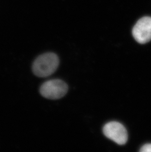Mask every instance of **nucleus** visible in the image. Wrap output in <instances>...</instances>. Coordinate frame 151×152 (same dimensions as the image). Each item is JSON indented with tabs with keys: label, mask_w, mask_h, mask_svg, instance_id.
I'll return each instance as SVG.
<instances>
[{
	"label": "nucleus",
	"mask_w": 151,
	"mask_h": 152,
	"mask_svg": "<svg viewBox=\"0 0 151 152\" xmlns=\"http://www.w3.org/2000/svg\"><path fill=\"white\" fill-rule=\"evenodd\" d=\"M133 37L141 44H144L151 39V17H142L137 22L133 28Z\"/></svg>",
	"instance_id": "4"
},
{
	"label": "nucleus",
	"mask_w": 151,
	"mask_h": 152,
	"mask_svg": "<svg viewBox=\"0 0 151 152\" xmlns=\"http://www.w3.org/2000/svg\"><path fill=\"white\" fill-rule=\"evenodd\" d=\"M68 86L66 83L60 79L47 81L40 88L41 95L50 99H60L67 93Z\"/></svg>",
	"instance_id": "2"
},
{
	"label": "nucleus",
	"mask_w": 151,
	"mask_h": 152,
	"mask_svg": "<svg viewBox=\"0 0 151 152\" xmlns=\"http://www.w3.org/2000/svg\"><path fill=\"white\" fill-rule=\"evenodd\" d=\"M104 135L119 145H124L128 140L127 131L124 126L117 122L106 124L103 128Z\"/></svg>",
	"instance_id": "3"
},
{
	"label": "nucleus",
	"mask_w": 151,
	"mask_h": 152,
	"mask_svg": "<svg viewBox=\"0 0 151 152\" xmlns=\"http://www.w3.org/2000/svg\"><path fill=\"white\" fill-rule=\"evenodd\" d=\"M59 59L53 53H47L40 55L33 64V72L36 76L46 77L55 72L59 65Z\"/></svg>",
	"instance_id": "1"
},
{
	"label": "nucleus",
	"mask_w": 151,
	"mask_h": 152,
	"mask_svg": "<svg viewBox=\"0 0 151 152\" xmlns=\"http://www.w3.org/2000/svg\"><path fill=\"white\" fill-rule=\"evenodd\" d=\"M141 152H151V144H147L143 146L140 150Z\"/></svg>",
	"instance_id": "5"
}]
</instances>
